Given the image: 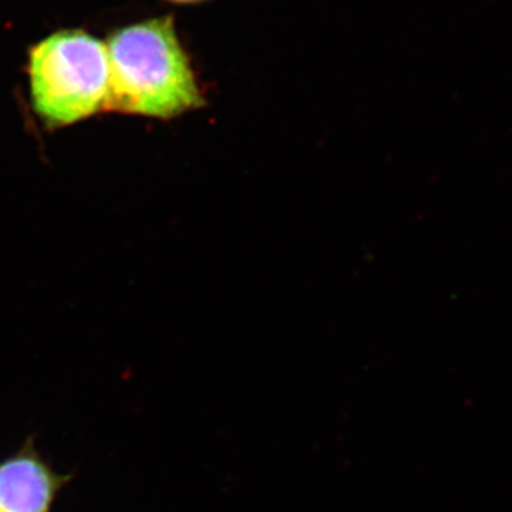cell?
I'll return each instance as SVG.
<instances>
[{
    "instance_id": "cell-2",
    "label": "cell",
    "mask_w": 512,
    "mask_h": 512,
    "mask_svg": "<svg viewBox=\"0 0 512 512\" xmlns=\"http://www.w3.org/2000/svg\"><path fill=\"white\" fill-rule=\"evenodd\" d=\"M33 109L46 126H72L104 110L109 86L106 45L82 30L53 33L32 47Z\"/></svg>"
},
{
    "instance_id": "cell-3",
    "label": "cell",
    "mask_w": 512,
    "mask_h": 512,
    "mask_svg": "<svg viewBox=\"0 0 512 512\" xmlns=\"http://www.w3.org/2000/svg\"><path fill=\"white\" fill-rule=\"evenodd\" d=\"M69 480L53 470L29 440L0 463V512H50Z\"/></svg>"
},
{
    "instance_id": "cell-1",
    "label": "cell",
    "mask_w": 512,
    "mask_h": 512,
    "mask_svg": "<svg viewBox=\"0 0 512 512\" xmlns=\"http://www.w3.org/2000/svg\"><path fill=\"white\" fill-rule=\"evenodd\" d=\"M104 45L109 60L104 110L173 120L207 104L174 16L116 30Z\"/></svg>"
},
{
    "instance_id": "cell-4",
    "label": "cell",
    "mask_w": 512,
    "mask_h": 512,
    "mask_svg": "<svg viewBox=\"0 0 512 512\" xmlns=\"http://www.w3.org/2000/svg\"><path fill=\"white\" fill-rule=\"evenodd\" d=\"M167 2L180 6H195L202 5V3L208 2V0H167Z\"/></svg>"
}]
</instances>
